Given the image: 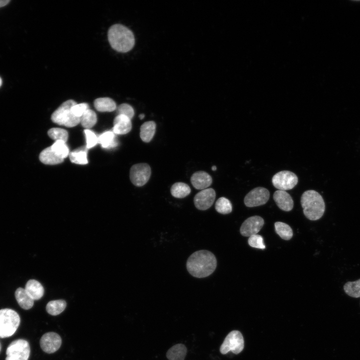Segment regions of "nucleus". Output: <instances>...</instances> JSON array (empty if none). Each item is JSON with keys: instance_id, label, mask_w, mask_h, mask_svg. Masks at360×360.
Here are the masks:
<instances>
[{"instance_id": "nucleus-5", "label": "nucleus", "mask_w": 360, "mask_h": 360, "mask_svg": "<svg viewBox=\"0 0 360 360\" xmlns=\"http://www.w3.org/2000/svg\"><path fill=\"white\" fill-rule=\"evenodd\" d=\"M20 322L18 314L13 310H0V338H6L13 335Z\"/></svg>"}, {"instance_id": "nucleus-12", "label": "nucleus", "mask_w": 360, "mask_h": 360, "mask_svg": "<svg viewBox=\"0 0 360 360\" xmlns=\"http://www.w3.org/2000/svg\"><path fill=\"white\" fill-rule=\"evenodd\" d=\"M60 336L54 332H48L42 335L40 340L42 350L48 354L57 351L62 344Z\"/></svg>"}, {"instance_id": "nucleus-2", "label": "nucleus", "mask_w": 360, "mask_h": 360, "mask_svg": "<svg viewBox=\"0 0 360 360\" xmlns=\"http://www.w3.org/2000/svg\"><path fill=\"white\" fill-rule=\"evenodd\" d=\"M108 38L111 47L120 52H126L130 50L135 44L132 32L120 24H115L110 27L108 32Z\"/></svg>"}, {"instance_id": "nucleus-14", "label": "nucleus", "mask_w": 360, "mask_h": 360, "mask_svg": "<svg viewBox=\"0 0 360 360\" xmlns=\"http://www.w3.org/2000/svg\"><path fill=\"white\" fill-rule=\"evenodd\" d=\"M278 206L282 210L289 212L294 206V201L290 195L286 192L281 190L276 191L273 196Z\"/></svg>"}, {"instance_id": "nucleus-20", "label": "nucleus", "mask_w": 360, "mask_h": 360, "mask_svg": "<svg viewBox=\"0 0 360 360\" xmlns=\"http://www.w3.org/2000/svg\"><path fill=\"white\" fill-rule=\"evenodd\" d=\"M156 124L154 121L144 122L140 128V137L145 142H149L152 139L156 132Z\"/></svg>"}, {"instance_id": "nucleus-34", "label": "nucleus", "mask_w": 360, "mask_h": 360, "mask_svg": "<svg viewBox=\"0 0 360 360\" xmlns=\"http://www.w3.org/2000/svg\"><path fill=\"white\" fill-rule=\"evenodd\" d=\"M248 244L254 248L264 249L266 246L264 243L263 238L258 234L252 235L248 239Z\"/></svg>"}, {"instance_id": "nucleus-33", "label": "nucleus", "mask_w": 360, "mask_h": 360, "mask_svg": "<svg viewBox=\"0 0 360 360\" xmlns=\"http://www.w3.org/2000/svg\"><path fill=\"white\" fill-rule=\"evenodd\" d=\"M86 138V147L88 149L92 148L98 143V137L91 130L86 129L84 130Z\"/></svg>"}, {"instance_id": "nucleus-30", "label": "nucleus", "mask_w": 360, "mask_h": 360, "mask_svg": "<svg viewBox=\"0 0 360 360\" xmlns=\"http://www.w3.org/2000/svg\"><path fill=\"white\" fill-rule=\"evenodd\" d=\"M52 150L60 158L64 159L69 154V149L66 142L56 140L50 146Z\"/></svg>"}, {"instance_id": "nucleus-39", "label": "nucleus", "mask_w": 360, "mask_h": 360, "mask_svg": "<svg viewBox=\"0 0 360 360\" xmlns=\"http://www.w3.org/2000/svg\"><path fill=\"white\" fill-rule=\"evenodd\" d=\"M212 170L214 171H215L216 170V166H214L212 167Z\"/></svg>"}, {"instance_id": "nucleus-17", "label": "nucleus", "mask_w": 360, "mask_h": 360, "mask_svg": "<svg viewBox=\"0 0 360 360\" xmlns=\"http://www.w3.org/2000/svg\"><path fill=\"white\" fill-rule=\"evenodd\" d=\"M24 289L34 300L40 299L44 294L43 286L39 282L35 280H28Z\"/></svg>"}, {"instance_id": "nucleus-23", "label": "nucleus", "mask_w": 360, "mask_h": 360, "mask_svg": "<svg viewBox=\"0 0 360 360\" xmlns=\"http://www.w3.org/2000/svg\"><path fill=\"white\" fill-rule=\"evenodd\" d=\"M98 143L104 148H114L118 144L114 133L112 131H107L100 134L98 137Z\"/></svg>"}, {"instance_id": "nucleus-28", "label": "nucleus", "mask_w": 360, "mask_h": 360, "mask_svg": "<svg viewBox=\"0 0 360 360\" xmlns=\"http://www.w3.org/2000/svg\"><path fill=\"white\" fill-rule=\"evenodd\" d=\"M97 122V116L96 112L90 110H86L80 118V122L84 128L88 129L92 128Z\"/></svg>"}, {"instance_id": "nucleus-4", "label": "nucleus", "mask_w": 360, "mask_h": 360, "mask_svg": "<svg viewBox=\"0 0 360 360\" xmlns=\"http://www.w3.org/2000/svg\"><path fill=\"white\" fill-rule=\"evenodd\" d=\"M76 102L72 100L64 102L52 114V121L59 125L66 127H74L80 122V118L76 116L72 108Z\"/></svg>"}, {"instance_id": "nucleus-29", "label": "nucleus", "mask_w": 360, "mask_h": 360, "mask_svg": "<svg viewBox=\"0 0 360 360\" xmlns=\"http://www.w3.org/2000/svg\"><path fill=\"white\" fill-rule=\"evenodd\" d=\"M346 294L352 298L360 297V278L354 282H348L344 286Z\"/></svg>"}, {"instance_id": "nucleus-32", "label": "nucleus", "mask_w": 360, "mask_h": 360, "mask_svg": "<svg viewBox=\"0 0 360 360\" xmlns=\"http://www.w3.org/2000/svg\"><path fill=\"white\" fill-rule=\"evenodd\" d=\"M48 136L52 139L56 140H62L66 142L68 139V132L60 128H52L48 132Z\"/></svg>"}, {"instance_id": "nucleus-35", "label": "nucleus", "mask_w": 360, "mask_h": 360, "mask_svg": "<svg viewBox=\"0 0 360 360\" xmlns=\"http://www.w3.org/2000/svg\"><path fill=\"white\" fill-rule=\"evenodd\" d=\"M118 114L126 116L130 120L133 118L134 112L132 107L128 104H122L117 108Z\"/></svg>"}, {"instance_id": "nucleus-7", "label": "nucleus", "mask_w": 360, "mask_h": 360, "mask_svg": "<svg viewBox=\"0 0 360 360\" xmlns=\"http://www.w3.org/2000/svg\"><path fill=\"white\" fill-rule=\"evenodd\" d=\"M244 340L242 333L238 330L231 331L226 337L222 344L220 350L225 354L231 351L234 354H238L244 349Z\"/></svg>"}, {"instance_id": "nucleus-6", "label": "nucleus", "mask_w": 360, "mask_h": 360, "mask_svg": "<svg viewBox=\"0 0 360 360\" xmlns=\"http://www.w3.org/2000/svg\"><path fill=\"white\" fill-rule=\"evenodd\" d=\"M30 352L28 341L23 339L14 340L7 348L6 360H28Z\"/></svg>"}, {"instance_id": "nucleus-27", "label": "nucleus", "mask_w": 360, "mask_h": 360, "mask_svg": "<svg viewBox=\"0 0 360 360\" xmlns=\"http://www.w3.org/2000/svg\"><path fill=\"white\" fill-rule=\"evenodd\" d=\"M274 228L276 233L284 240H290L293 235V232L290 226L288 224L277 222L274 223Z\"/></svg>"}, {"instance_id": "nucleus-16", "label": "nucleus", "mask_w": 360, "mask_h": 360, "mask_svg": "<svg viewBox=\"0 0 360 360\" xmlns=\"http://www.w3.org/2000/svg\"><path fill=\"white\" fill-rule=\"evenodd\" d=\"M131 120L126 116L118 114L114 119L112 132L118 134H124L132 129Z\"/></svg>"}, {"instance_id": "nucleus-26", "label": "nucleus", "mask_w": 360, "mask_h": 360, "mask_svg": "<svg viewBox=\"0 0 360 360\" xmlns=\"http://www.w3.org/2000/svg\"><path fill=\"white\" fill-rule=\"evenodd\" d=\"M66 306L64 300H58L49 302L46 306V310L52 316H57L62 313Z\"/></svg>"}, {"instance_id": "nucleus-22", "label": "nucleus", "mask_w": 360, "mask_h": 360, "mask_svg": "<svg viewBox=\"0 0 360 360\" xmlns=\"http://www.w3.org/2000/svg\"><path fill=\"white\" fill-rule=\"evenodd\" d=\"M186 352V346L182 344H178L168 350L166 356L169 360H184Z\"/></svg>"}, {"instance_id": "nucleus-9", "label": "nucleus", "mask_w": 360, "mask_h": 360, "mask_svg": "<svg viewBox=\"0 0 360 360\" xmlns=\"http://www.w3.org/2000/svg\"><path fill=\"white\" fill-rule=\"evenodd\" d=\"M151 175V168L146 163L133 165L130 170V178L131 182L136 186L144 185L149 180Z\"/></svg>"}, {"instance_id": "nucleus-36", "label": "nucleus", "mask_w": 360, "mask_h": 360, "mask_svg": "<svg viewBox=\"0 0 360 360\" xmlns=\"http://www.w3.org/2000/svg\"><path fill=\"white\" fill-rule=\"evenodd\" d=\"M89 109V106L86 103L76 104L72 108V113L76 117L80 118L84 112Z\"/></svg>"}, {"instance_id": "nucleus-18", "label": "nucleus", "mask_w": 360, "mask_h": 360, "mask_svg": "<svg viewBox=\"0 0 360 360\" xmlns=\"http://www.w3.org/2000/svg\"><path fill=\"white\" fill-rule=\"evenodd\" d=\"M15 298L19 306L24 310H29L34 305V300L24 288H18L15 292Z\"/></svg>"}, {"instance_id": "nucleus-41", "label": "nucleus", "mask_w": 360, "mask_h": 360, "mask_svg": "<svg viewBox=\"0 0 360 360\" xmlns=\"http://www.w3.org/2000/svg\"><path fill=\"white\" fill-rule=\"evenodd\" d=\"M0 350H1V344L0 343Z\"/></svg>"}, {"instance_id": "nucleus-10", "label": "nucleus", "mask_w": 360, "mask_h": 360, "mask_svg": "<svg viewBox=\"0 0 360 360\" xmlns=\"http://www.w3.org/2000/svg\"><path fill=\"white\" fill-rule=\"evenodd\" d=\"M270 192L263 187H257L248 192L244 198V203L248 207H254L266 203L270 198Z\"/></svg>"}, {"instance_id": "nucleus-21", "label": "nucleus", "mask_w": 360, "mask_h": 360, "mask_svg": "<svg viewBox=\"0 0 360 360\" xmlns=\"http://www.w3.org/2000/svg\"><path fill=\"white\" fill-rule=\"evenodd\" d=\"M94 106L96 110L100 112H110L116 110V104L110 98H100L94 101Z\"/></svg>"}, {"instance_id": "nucleus-40", "label": "nucleus", "mask_w": 360, "mask_h": 360, "mask_svg": "<svg viewBox=\"0 0 360 360\" xmlns=\"http://www.w3.org/2000/svg\"><path fill=\"white\" fill-rule=\"evenodd\" d=\"M2 78H1L0 77V86H2Z\"/></svg>"}, {"instance_id": "nucleus-3", "label": "nucleus", "mask_w": 360, "mask_h": 360, "mask_svg": "<svg viewBox=\"0 0 360 360\" xmlns=\"http://www.w3.org/2000/svg\"><path fill=\"white\" fill-rule=\"evenodd\" d=\"M300 202L304 214L310 220H318L324 212V200L322 196L316 190L305 191L302 195Z\"/></svg>"}, {"instance_id": "nucleus-38", "label": "nucleus", "mask_w": 360, "mask_h": 360, "mask_svg": "<svg viewBox=\"0 0 360 360\" xmlns=\"http://www.w3.org/2000/svg\"><path fill=\"white\" fill-rule=\"evenodd\" d=\"M144 118V114H140L139 115V118H140V120H142Z\"/></svg>"}, {"instance_id": "nucleus-8", "label": "nucleus", "mask_w": 360, "mask_h": 360, "mask_svg": "<svg viewBox=\"0 0 360 360\" xmlns=\"http://www.w3.org/2000/svg\"><path fill=\"white\" fill-rule=\"evenodd\" d=\"M298 182L296 175L288 170H282L276 174L272 178L273 186L278 190L286 191L293 188Z\"/></svg>"}, {"instance_id": "nucleus-13", "label": "nucleus", "mask_w": 360, "mask_h": 360, "mask_svg": "<svg viewBox=\"0 0 360 360\" xmlns=\"http://www.w3.org/2000/svg\"><path fill=\"white\" fill-rule=\"evenodd\" d=\"M264 224V219L258 216H250L246 220L240 228V232L244 236L257 234Z\"/></svg>"}, {"instance_id": "nucleus-31", "label": "nucleus", "mask_w": 360, "mask_h": 360, "mask_svg": "<svg viewBox=\"0 0 360 360\" xmlns=\"http://www.w3.org/2000/svg\"><path fill=\"white\" fill-rule=\"evenodd\" d=\"M216 210L221 214H226L232 211L231 202L225 197H220L218 199L215 204Z\"/></svg>"}, {"instance_id": "nucleus-37", "label": "nucleus", "mask_w": 360, "mask_h": 360, "mask_svg": "<svg viewBox=\"0 0 360 360\" xmlns=\"http://www.w3.org/2000/svg\"><path fill=\"white\" fill-rule=\"evenodd\" d=\"M10 0H0V7H2L6 6Z\"/></svg>"}, {"instance_id": "nucleus-19", "label": "nucleus", "mask_w": 360, "mask_h": 360, "mask_svg": "<svg viewBox=\"0 0 360 360\" xmlns=\"http://www.w3.org/2000/svg\"><path fill=\"white\" fill-rule=\"evenodd\" d=\"M40 160L46 164L54 165L60 164L64 159L58 156L51 149L50 146L44 149L40 154Z\"/></svg>"}, {"instance_id": "nucleus-1", "label": "nucleus", "mask_w": 360, "mask_h": 360, "mask_svg": "<svg viewBox=\"0 0 360 360\" xmlns=\"http://www.w3.org/2000/svg\"><path fill=\"white\" fill-rule=\"evenodd\" d=\"M216 267V260L210 251L200 250L194 252L188 258L186 268L193 276L202 278L209 276Z\"/></svg>"}, {"instance_id": "nucleus-24", "label": "nucleus", "mask_w": 360, "mask_h": 360, "mask_svg": "<svg viewBox=\"0 0 360 360\" xmlns=\"http://www.w3.org/2000/svg\"><path fill=\"white\" fill-rule=\"evenodd\" d=\"M87 150L88 148L86 146L72 151L69 154L70 160L76 164H87L88 163Z\"/></svg>"}, {"instance_id": "nucleus-25", "label": "nucleus", "mask_w": 360, "mask_h": 360, "mask_svg": "<svg viewBox=\"0 0 360 360\" xmlns=\"http://www.w3.org/2000/svg\"><path fill=\"white\" fill-rule=\"evenodd\" d=\"M190 191L189 186L182 182L174 183L170 188L172 195L174 198H179L186 197L190 194Z\"/></svg>"}, {"instance_id": "nucleus-11", "label": "nucleus", "mask_w": 360, "mask_h": 360, "mask_svg": "<svg viewBox=\"0 0 360 360\" xmlns=\"http://www.w3.org/2000/svg\"><path fill=\"white\" fill-rule=\"evenodd\" d=\"M215 198V190L212 188H207L196 194L194 198V204L198 210H204L212 205Z\"/></svg>"}, {"instance_id": "nucleus-15", "label": "nucleus", "mask_w": 360, "mask_h": 360, "mask_svg": "<svg viewBox=\"0 0 360 360\" xmlns=\"http://www.w3.org/2000/svg\"><path fill=\"white\" fill-rule=\"evenodd\" d=\"M190 182L194 187L197 190L207 188L212 182L211 176L204 171H198L192 174Z\"/></svg>"}]
</instances>
